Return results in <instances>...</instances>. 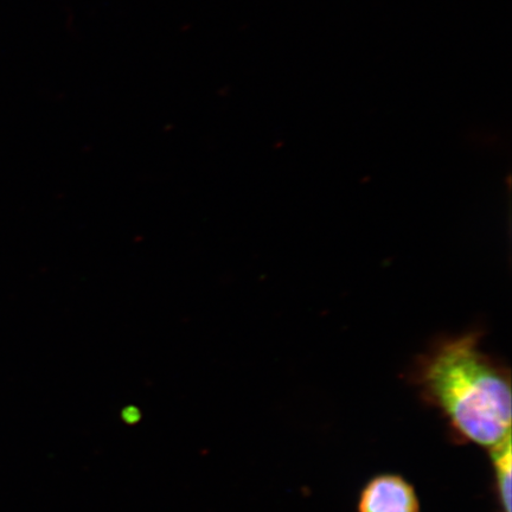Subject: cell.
<instances>
[{"instance_id": "7a4b0ae2", "label": "cell", "mask_w": 512, "mask_h": 512, "mask_svg": "<svg viewBox=\"0 0 512 512\" xmlns=\"http://www.w3.org/2000/svg\"><path fill=\"white\" fill-rule=\"evenodd\" d=\"M358 512H420L414 486L394 473L371 478L364 485L357 504Z\"/></svg>"}, {"instance_id": "6da1fadb", "label": "cell", "mask_w": 512, "mask_h": 512, "mask_svg": "<svg viewBox=\"0 0 512 512\" xmlns=\"http://www.w3.org/2000/svg\"><path fill=\"white\" fill-rule=\"evenodd\" d=\"M467 332L432 345L415 362L411 380L454 437L490 450L511 435V375Z\"/></svg>"}, {"instance_id": "277c9868", "label": "cell", "mask_w": 512, "mask_h": 512, "mask_svg": "<svg viewBox=\"0 0 512 512\" xmlns=\"http://www.w3.org/2000/svg\"><path fill=\"white\" fill-rule=\"evenodd\" d=\"M120 418L126 425H137L143 418L142 411L136 406H127L121 409Z\"/></svg>"}, {"instance_id": "3957f363", "label": "cell", "mask_w": 512, "mask_h": 512, "mask_svg": "<svg viewBox=\"0 0 512 512\" xmlns=\"http://www.w3.org/2000/svg\"><path fill=\"white\" fill-rule=\"evenodd\" d=\"M511 435L490 448L492 473L499 512H511Z\"/></svg>"}]
</instances>
